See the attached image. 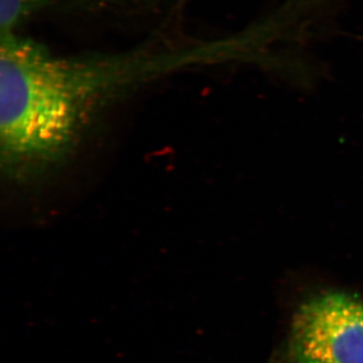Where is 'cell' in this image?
<instances>
[{"mask_svg":"<svg viewBox=\"0 0 363 363\" xmlns=\"http://www.w3.org/2000/svg\"><path fill=\"white\" fill-rule=\"evenodd\" d=\"M89 108L57 54L18 33L1 35L0 138L9 164H40L63 154Z\"/></svg>","mask_w":363,"mask_h":363,"instance_id":"obj_1","label":"cell"},{"mask_svg":"<svg viewBox=\"0 0 363 363\" xmlns=\"http://www.w3.org/2000/svg\"><path fill=\"white\" fill-rule=\"evenodd\" d=\"M292 363H363V301L325 293L298 308L291 327Z\"/></svg>","mask_w":363,"mask_h":363,"instance_id":"obj_2","label":"cell"},{"mask_svg":"<svg viewBox=\"0 0 363 363\" xmlns=\"http://www.w3.org/2000/svg\"><path fill=\"white\" fill-rule=\"evenodd\" d=\"M160 2L161 0H0V33H16L26 21L54 11H138L154 9Z\"/></svg>","mask_w":363,"mask_h":363,"instance_id":"obj_3","label":"cell"}]
</instances>
